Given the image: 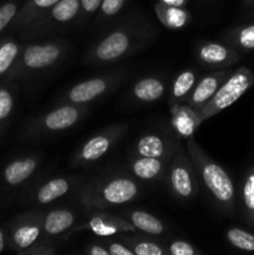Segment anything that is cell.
Wrapping results in <instances>:
<instances>
[{
    "label": "cell",
    "instance_id": "6da1fadb",
    "mask_svg": "<svg viewBox=\"0 0 254 255\" xmlns=\"http://www.w3.org/2000/svg\"><path fill=\"white\" fill-rule=\"evenodd\" d=\"M189 151L196 161L204 186L213 194L218 203L226 209H231L234 204L236 189L229 174L224 171L223 167L206 157V154L192 141L189 142Z\"/></svg>",
    "mask_w": 254,
    "mask_h": 255
},
{
    "label": "cell",
    "instance_id": "7a4b0ae2",
    "mask_svg": "<svg viewBox=\"0 0 254 255\" xmlns=\"http://www.w3.org/2000/svg\"><path fill=\"white\" fill-rule=\"evenodd\" d=\"M254 86V74L247 67H239L237 71L231 74L228 79L222 82L216 94L201 109L197 124L207 119H211L214 115L219 114L223 110L238 101L251 87Z\"/></svg>",
    "mask_w": 254,
    "mask_h": 255
},
{
    "label": "cell",
    "instance_id": "3957f363",
    "mask_svg": "<svg viewBox=\"0 0 254 255\" xmlns=\"http://www.w3.org/2000/svg\"><path fill=\"white\" fill-rule=\"evenodd\" d=\"M61 55V49L55 44L31 45L24 51V64L27 69L40 70L51 66Z\"/></svg>",
    "mask_w": 254,
    "mask_h": 255
},
{
    "label": "cell",
    "instance_id": "277c9868",
    "mask_svg": "<svg viewBox=\"0 0 254 255\" xmlns=\"http://www.w3.org/2000/svg\"><path fill=\"white\" fill-rule=\"evenodd\" d=\"M129 47V37L124 31H115L105 37L95 50V57L100 61H112L127 51Z\"/></svg>",
    "mask_w": 254,
    "mask_h": 255
},
{
    "label": "cell",
    "instance_id": "5b68a950",
    "mask_svg": "<svg viewBox=\"0 0 254 255\" xmlns=\"http://www.w3.org/2000/svg\"><path fill=\"white\" fill-rule=\"evenodd\" d=\"M138 193L134 182L128 178H116L102 189V198L109 204H124L133 199Z\"/></svg>",
    "mask_w": 254,
    "mask_h": 255
},
{
    "label": "cell",
    "instance_id": "8992f818",
    "mask_svg": "<svg viewBox=\"0 0 254 255\" xmlns=\"http://www.w3.org/2000/svg\"><path fill=\"white\" fill-rule=\"evenodd\" d=\"M226 72L219 71L204 76L194 89L191 96V105L193 109H202L213 97L222 82L226 80Z\"/></svg>",
    "mask_w": 254,
    "mask_h": 255
},
{
    "label": "cell",
    "instance_id": "52a82bcc",
    "mask_svg": "<svg viewBox=\"0 0 254 255\" xmlns=\"http://www.w3.org/2000/svg\"><path fill=\"white\" fill-rule=\"evenodd\" d=\"M169 179H171L172 188L177 196L182 197V198H191L193 196V176H192L191 168L186 161L181 159V161L174 162V164L172 166Z\"/></svg>",
    "mask_w": 254,
    "mask_h": 255
},
{
    "label": "cell",
    "instance_id": "ba28073f",
    "mask_svg": "<svg viewBox=\"0 0 254 255\" xmlns=\"http://www.w3.org/2000/svg\"><path fill=\"white\" fill-rule=\"evenodd\" d=\"M198 56L202 61L213 66H227L239 59L238 54L233 49L216 42H208L199 47Z\"/></svg>",
    "mask_w": 254,
    "mask_h": 255
},
{
    "label": "cell",
    "instance_id": "9c48e42d",
    "mask_svg": "<svg viewBox=\"0 0 254 255\" xmlns=\"http://www.w3.org/2000/svg\"><path fill=\"white\" fill-rule=\"evenodd\" d=\"M107 89V82L102 79H91L75 85L69 92V100L74 104H86L92 101Z\"/></svg>",
    "mask_w": 254,
    "mask_h": 255
},
{
    "label": "cell",
    "instance_id": "30bf717a",
    "mask_svg": "<svg viewBox=\"0 0 254 255\" xmlns=\"http://www.w3.org/2000/svg\"><path fill=\"white\" fill-rule=\"evenodd\" d=\"M80 112L74 106H62L46 115L44 125L50 131H62L76 124Z\"/></svg>",
    "mask_w": 254,
    "mask_h": 255
},
{
    "label": "cell",
    "instance_id": "8fae6325",
    "mask_svg": "<svg viewBox=\"0 0 254 255\" xmlns=\"http://www.w3.org/2000/svg\"><path fill=\"white\" fill-rule=\"evenodd\" d=\"M35 168H36V161L34 158L19 159V161L11 162L5 168L4 178L9 184L16 186L29 178Z\"/></svg>",
    "mask_w": 254,
    "mask_h": 255
},
{
    "label": "cell",
    "instance_id": "7c38bea8",
    "mask_svg": "<svg viewBox=\"0 0 254 255\" xmlns=\"http://www.w3.org/2000/svg\"><path fill=\"white\" fill-rule=\"evenodd\" d=\"M75 222L74 214L70 211L65 209H57V211L50 212L44 221V229L47 234L56 236L67 231L72 227Z\"/></svg>",
    "mask_w": 254,
    "mask_h": 255
},
{
    "label": "cell",
    "instance_id": "4fadbf2b",
    "mask_svg": "<svg viewBox=\"0 0 254 255\" xmlns=\"http://www.w3.org/2000/svg\"><path fill=\"white\" fill-rule=\"evenodd\" d=\"M242 207L244 218L249 226L254 227V167L247 172L242 184Z\"/></svg>",
    "mask_w": 254,
    "mask_h": 255
},
{
    "label": "cell",
    "instance_id": "5bb4252c",
    "mask_svg": "<svg viewBox=\"0 0 254 255\" xmlns=\"http://www.w3.org/2000/svg\"><path fill=\"white\" fill-rule=\"evenodd\" d=\"M164 92V86L158 79L147 77L137 82L133 87L134 96L143 102L157 101Z\"/></svg>",
    "mask_w": 254,
    "mask_h": 255
},
{
    "label": "cell",
    "instance_id": "9a60e30c",
    "mask_svg": "<svg viewBox=\"0 0 254 255\" xmlns=\"http://www.w3.org/2000/svg\"><path fill=\"white\" fill-rule=\"evenodd\" d=\"M111 147V138L106 134H99L84 144L81 149V158L86 162L96 161L101 158Z\"/></svg>",
    "mask_w": 254,
    "mask_h": 255
},
{
    "label": "cell",
    "instance_id": "2e32d148",
    "mask_svg": "<svg viewBox=\"0 0 254 255\" xmlns=\"http://www.w3.org/2000/svg\"><path fill=\"white\" fill-rule=\"evenodd\" d=\"M70 189L69 181L64 178H55L46 182L41 188L37 191V202L41 204H47L55 199L60 198L67 193Z\"/></svg>",
    "mask_w": 254,
    "mask_h": 255
},
{
    "label": "cell",
    "instance_id": "e0dca14e",
    "mask_svg": "<svg viewBox=\"0 0 254 255\" xmlns=\"http://www.w3.org/2000/svg\"><path fill=\"white\" fill-rule=\"evenodd\" d=\"M132 171L134 176L141 179H153L161 173L162 162L154 157H143L137 158L132 164Z\"/></svg>",
    "mask_w": 254,
    "mask_h": 255
},
{
    "label": "cell",
    "instance_id": "ac0fdd59",
    "mask_svg": "<svg viewBox=\"0 0 254 255\" xmlns=\"http://www.w3.org/2000/svg\"><path fill=\"white\" fill-rule=\"evenodd\" d=\"M131 221L134 228L139 229V231L144 232L148 234H161L163 233V224L161 223L159 219L153 217L152 214L147 213V212L136 211L131 214Z\"/></svg>",
    "mask_w": 254,
    "mask_h": 255
},
{
    "label": "cell",
    "instance_id": "d6986e66",
    "mask_svg": "<svg viewBox=\"0 0 254 255\" xmlns=\"http://www.w3.org/2000/svg\"><path fill=\"white\" fill-rule=\"evenodd\" d=\"M137 152L139 156L161 158L164 154V142L157 134H146L137 142Z\"/></svg>",
    "mask_w": 254,
    "mask_h": 255
},
{
    "label": "cell",
    "instance_id": "ffe728a7",
    "mask_svg": "<svg viewBox=\"0 0 254 255\" xmlns=\"http://www.w3.org/2000/svg\"><path fill=\"white\" fill-rule=\"evenodd\" d=\"M228 39L237 49L254 50V22L233 30Z\"/></svg>",
    "mask_w": 254,
    "mask_h": 255
},
{
    "label": "cell",
    "instance_id": "44dd1931",
    "mask_svg": "<svg viewBox=\"0 0 254 255\" xmlns=\"http://www.w3.org/2000/svg\"><path fill=\"white\" fill-rule=\"evenodd\" d=\"M80 6V0H60L52 6L51 15L56 21L67 22L76 16Z\"/></svg>",
    "mask_w": 254,
    "mask_h": 255
},
{
    "label": "cell",
    "instance_id": "7402d4cb",
    "mask_svg": "<svg viewBox=\"0 0 254 255\" xmlns=\"http://www.w3.org/2000/svg\"><path fill=\"white\" fill-rule=\"evenodd\" d=\"M227 241L239 251L254 252V234L241 228H231L226 234Z\"/></svg>",
    "mask_w": 254,
    "mask_h": 255
},
{
    "label": "cell",
    "instance_id": "603a6c76",
    "mask_svg": "<svg viewBox=\"0 0 254 255\" xmlns=\"http://www.w3.org/2000/svg\"><path fill=\"white\" fill-rule=\"evenodd\" d=\"M40 237V229L36 226H22L14 233V242L20 248H27L32 246Z\"/></svg>",
    "mask_w": 254,
    "mask_h": 255
},
{
    "label": "cell",
    "instance_id": "cb8c5ba5",
    "mask_svg": "<svg viewBox=\"0 0 254 255\" xmlns=\"http://www.w3.org/2000/svg\"><path fill=\"white\" fill-rule=\"evenodd\" d=\"M196 82V75L192 71H183L174 80L173 87H172V95L174 99H181L186 96Z\"/></svg>",
    "mask_w": 254,
    "mask_h": 255
},
{
    "label": "cell",
    "instance_id": "d4e9b609",
    "mask_svg": "<svg viewBox=\"0 0 254 255\" xmlns=\"http://www.w3.org/2000/svg\"><path fill=\"white\" fill-rule=\"evenodd\" d=\"M19 46L15 42H5L0 46V75L4 74L17 56Z\"/></svg>",
    "mask_w": 254,
    "mask_h": 255
},
{
    "label": "cell",
    "instance_id": "484cf974",
    "mask_svg": "<svg viewBox=\"0 0 254 255\" xmlns=\"http://www.w3.org/2000/svg\"><path fill=\"white\" fill-rule=\"evenodd\" d=\"M90 227H91L92 231H94L96 234H99V236H111V234H115L117 231H119V228H116L115 224L106 223L104 219L99 218V217L91 219V222H90Z\"/></svg>",
    "mask_w": 254,
    "mask_h": 255
},
{
    "label": "cell",
    "instance_id": "4316f807",
    "mask_svg": "<svg viewBox=\"0 0 254 255\" xmlns=\"http://www.w3.org/2000/svg\"><path fill=\"white\" fill-rule=\"evenodd\" d=\"M16 11L17 6L15 2H6L0 6V31L14 19Z\"/></svg>",
    "mask_w": 254,
    "mask_h": 255
},
{
    "label": "cell",
    "instance_id": "83f0119b",
    "mask_svg": "<svg viewBox=\"0 0 254 255\" xmlns=\"http://www.w3.org/2000/svg\"><path fill=\"white\" fill-rule=\"evenodd\" d=\"M134 255H162L164 253L163 249L156 243L151 242H141L134 246Z\"/></svg>",
    "mask_w": 254,
    "mask_h": 255
},
{
    "label": "cell",
    "instance_id": "f1b7e54d",
    "mask_svg": "<svg viewBox=\"0 0 254 255\" xmlns=\"http://www.w3.org/2000/svg\"><path fill=\"white\" fill-rule=\"evenodd\" d=\"M12 109V97L7 90H0V120L6 119Z\"/></svg>",
    "mask_w": 254,
    "mask_h": 255
},
{
    "label": "cell",
    "instance_id": "f546056e",
    "mask_svg": "<svg viewBox=\"0 0 254 255\" xmlns=\"http://www.w3.org/2000/svg\"><path fill=\"white\" fill-rule=\"evenodd\" d=\"M169 253L172 255H194L197 253L196 249L189 243L183 241H176L169 247Z\"/></svg>",
    "mask_w": 254,
    "mask_h": 255
},
{
    "label": "cell",
    "instance_id": "4dcf8cb0",
    "mask_svg": "<svg viewBox=\"0 0 254 255\" xmlns=\"http://www.w3.org/2000/svg\"><path fill=\"white\" fill-rule=\"evenodd\" d=\"M124 4L125 0H102L101 10L107 16H112L122 9Z\"/></svg>",
    "mask_w": 254,
    "mask_h": 255
},
{
    "label": "cell",
    "instance_id": "1f68e13d",
    "mask_svg": "<svg viewBox=\"0 0 254 255\" xmlns=\"http://www.w3.org/2000/svg\"><path fill=\"white\" fill-rule=\"evenodd\" d=\"M59 1L60 0H30L29 10L31 12V16L36 15V12L44 11V10L49 9V7H52Z\"/></svg>",
    "mask_w": 254,
    "mask_h": 255
},
{
    "label": "cell",
    "instance_id": "d6a6232c",
    "mask_svg": "<svg viewBox=\"0 0 254 255\" xmlns=\"http://www.w3.org/2000/svg\"><path fill=\"white\" fill-rule=\"evenodd\" d=\"M109 254L111 255H134V252L126 248L120 243H112L109 248Z\"/></svg>",
    "mask_w": 254,
    "mask_h": 255
},
{
    "label": "cell",
    "instance_id": "836d02e7",
    "mask_svg": "<svg viewBox=\"0 0 254 255\" xmlns=\"http://www.w3.org/2000/svg\"><path fill=\"white\" fill-rule=\"evenodd\" d=\"M102 0H80L82 9L87 12H94L101 6Z\"/></svg>",
    "mask_w": 254,
    "mask_h": 255
},
{
    "label": "cell",
    "instance_id": "e575fe53",
    "mask_svg": "<svg viewBox=\"0 0 254 255\" xmlns=\"http://www.w3.org/2000/svg\"><path fill=\"white\" fill-rule=\"evenodd\" d=\"M89 254L91 255H107L109 249H105L100 246H94L89 249Z\"/></svg>",
    "mask_w": 254,
    "mask_h": 255
},
{
    "label": "cell",
    "instance_id": "d590c367",
    "mask_svg": "<svg viewBox=\"0 0 254 255\" xmlns=\"http://www.w3.org/2000/svg\"><path fill=\"white\" fill-rule=\"evenodd\" d=\"M166 5H171V6H179L184 2V0H163Z\"/></svg>",
    "mask_w": 254,
    "mask_h": 255
},
{
    "label": "cell",
    "instance_id": "8d00e7d4",
    "mask_svg": "<svg viewBox=\"0 0 254 255\" xmlns=\"http://www.w3.org/2000/svg\"><path fill=\"white\" fill-rule=\"evenodd\" d=\"M242 5L244 7H254V0H242Z\"/></svg>",
    "mask_w": 254,
    "mask_h": 255
},
{
    "label": "cell",
    "instance_id": "74e56055",
    "mask_svg": "<svg viewBox=\"0 0 254 255\" xmlns=\"http://www.w3.org/2000/svg\"><path fill=\"white\" fill-rule=\"evenodd\" d=\"M4 246H5V243H4V234H2V232L0 231V253H1L2 249H4Z\"/></svg>",
    "mask_w": 254,
    "mask_h": 255
}]
</instances>
